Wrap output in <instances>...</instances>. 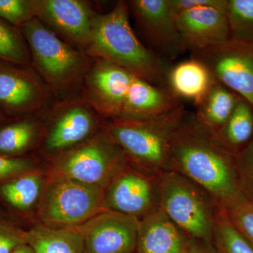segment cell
Here are the masks:
<instances>
[{
  "label": "cell",
  "mask_w": 253,
  "mask_h": 253,
  "mask_svg": "<svg viewBox=\"0 0 253 253\" xmlns=\"http://www.w3.org/2000/svg\"><path fill=\"white\" fill-rule=\"evenodd\" d=\"M170 168L203 188L226 211L246 199L238 178L236 155L194 113H186L172 136Z\"/></svg>",
  "instance_id": "obj_1"
},
{
  "label": "cell",
  "mask_w": 253,
  "mask_h": 253,
  "mask_svg": "<svg viewBox=\"0 0 253 253\" xmlns=\"http://www.w3.org/2000/svg\"><path fill=\"white\" fill-rule=\"evenodd\" d=\"M127 1H118L109 12L95 13L85 54L111 61L133 76L167 87L168 61L139 41L131 28Z\"/></svg>",
  "instance_id": "obj_2"
},
{
  "label": "cell",
  "mask_w": 253,
  "mask_h": 253,
  "mask_svg": "<svg viewBox=\"0 0 253 253\" xmlns=\"http://www.w3.org/2000/svg\"><path fill=\"white\" fill-rule=\"evenodd\" d=\"M186 112L181 104L151 119L115 120L104 129L124 151L132 167L150 175L160 176L171 170V141Z\"/></svg>",
  "instance_id": "obj_3"
},
{
  "label": "cell",
  "mask_w": 253,
  "mask_h": 253,
  "mask_svg": "<svg viewBox=\"0 0 253 253\" xmlns=\"http://www.w3.org/2000/svg\"><path fill=\"white\" fill-rule=\"evenodd\" d=\"M29 47L31 67L54 94H66L83 84L94 59L76 49L34 18L21 26Z\"/></svg>",
  "instance_id": "obj_4"
},
{
  "label": "cell",
  "mask_w": 253,
  "mask_h": 253,
  "mask_svg": "<svg viewBox=\"0 0 253 253\" xmlns=\"http://www.w3.org/2000/svg\"><path fill=\"white\" fill-rule=\"evenodd\" d=\"M159 205L189 237L212 243L218 206L194 181L174 171L163 173L159 176Z\"/></svg>",
  "instance_id": "obj_5"
},
{
  "label": "cell",
  "mask_w": 253,
  "mask_h": 253,
  "mask_svg": "<svg viewBox=\"0 0 253 253\" xmlns=\"http://www.w3.org/2000/svg\"><path fill=\"white\" fill-rule=\"evenodd\" d=\"M129 163L124 151L106 131L65 152L53 161L55 175L105 189Z\"/></svg>",
  "instance_id": "obj_6"
},
{
  "label": "cell",
  "mask_w": 253,
  "mask_h": 253,
  "mask_svg": "<svg viewBox=\"0 0 253 253\" xmlns=\"http://www.w3.org/2000/svg\"><path fill=\"white\" fill-rule=\"evenodd\" d=\"M104 189L54 176L46 186L39 216L46 225L78 226L104 210Z\"/></svg>",
  "instance_id": "obj_7"
},
{
  "label": "cell",
  "mask_w": 253,
  "mask_h": 253,
  "mask_svg": "<svg viewBox=\"0 0 253 253\" xmlns=\"http://www.w3.org/2000/svg\"><path fill=\"white\" fill-rule=\"evenodd\" d=\"M193 56L208 66L215 81L253 107V42L230 39Z\"/></svg>",
  "instance_id": "obj_8"
},
{
  "label": "cell",
  "mask_w": 253,
  "mask_h": 253,
  "mask_svg": "<svg viewBox=\"0 0 253 253\" xmlns=\"http://www.w3.org/2000/svg\"><path fill=\"white\" fill-rule=\"evenodd\" d=\"M51 99V91L31 66L0 61V111L6 117L42 111Z\"/></svg>",
  "instance_id": "obj_9"
},
{
  "label": "cell",
  "mask_w": 253,
  "mask_h": 253,
  "mask_svg": "<svg viewBox=\"0 0 253 253\" xmlns=\"http://www.w3.org/2000/svg\"><path fill=\"white\" fill-rule=\"evenodd\" d=\"M159 208V176L146 174L130 164L105 188L104 211L141 220Z\"/></svg>",
  "instance_id": "obj_10"
},
{
  "label": "cell",
  "mask_w": 253,
  "mask_h": 253,
  "mask_svg": "<svg viewBox=\"0 0 253 253\" xmlns=\"http://www.w3.org/2000/svg\"><path fill=\"white\" fill-rule=\"evenodd\" d=\"M134 76L111 61L94 59L82 84V99L99 116L118 120Z\"/></svg>",
  "instance_id": "obj_11"
},
{
  "label": "cell",
  "mask_w": 253,
  "mask_h": 253,
  "mask_svg": "<svg viewBox=\"0 0 253 253\" xmlns=\"http://www.w3.org/2000/svg\"><path fill=\"white\" fill-rule=\"evenodd\" d=\"M44 148L59 155L93 136L97 114L81 98L63 100L51 109Z\"/></svg>",
  "instance_id": "obj_12"
},
{
  "label": "cell",
  "mask_w": 253,
  "mask_h": 253,
  "mask_svg": "<svg viewBox=\"0 0 253 253\" xmlns=\"http://www.w3.org/2000/svg\"><path fill=\"white\" fill-rule=\"evenodd\" d=\"M127 2L150 49L158 56L172 61L186 51L168 0H131Z\"/></svg>",
  "instance_id": "obj_13"
},
{
  "label": "cell",
  "mask_w": 253,
  "mask_h": 253,
  "mask_svg": "<svg viewBox=\"0 0 253 253\" xmlns=\"http://www.w3.org/2000/svg\"><path fill=\"white\" fill-rule=\"evenodd\" d=\"M139 220L103 211L78 226L85 253H135Z\"/></svg>",
  "instance_id": "obj_14"
},
{
  "label": "cell",
  "mask_w": 253,
  "mask_h": 253,
  "mask_svg": "<svg viewBox=\"0 0 253 253\" xmlns=\"http://www.w3.org/2000/svg\"><path fill=\"white\" fill-rule=\"evenodd\" d=\"M95 12L81 0H39L36 18L63 41L85 53Z\"/></svg>",
  "instance_id": "obj_15"
},
{
  "label": "cell",
  "mask_w": 253,
  "mask_h": 253,
  "mask_svg": "<svg viewBox=\"0 0 253 253\" xmlns=\"http://www.w3.org/2000/svg\"><path fill=\"white\" fill-rule=\"evenodd\" d=\"M226 6L194 8L176 16L186 50L198 52L230 40Z\"/></svg>",
  "instance_id": "obj_16"
},
{
  "label": "cell",
  "mask_w": 253,
  "mask_h": 253,
  "mask_svg": "<svg viewBox=\"0 0 253 253\" xmlns=\"http://www.w3.org/2000/svg\"><path fill=\"white\" fill-rule=\"evenodd\" d=\"M181 104V100L168 88L134 76L118 120L137 121L151 119L166 114Z\"/></svg>",
  "instance_id": "obj_17"
},
{
  "label": "cell",
  "mask_w": 253,
  "mask_h": 253,
  "mask_svg": "<svg viewBox=\"0 0 253 253\" xmlns=\"http://www.w3.org/2000/svg\"><path fill=\"white\" fill-rule=\"evenodd\" d=\"M189 239L159 208L139 220L135 253H182Z\"/></svg>",
  "instance_id": "obj_18"
},
{
  "label": "cell",
  "mask_w": 253,
  "mask_h": 253,
  "mask_svg": "<svg viewBox=\"0 0 253 253\" xmlns=\"http://www.w3.org/2000/svg\"><path fill=\"white\" fill-rule=\"evenodd\" d=\"M212 73L202 61L192 56L171 66L167 77V88L179 99L201 104L213 84Z\"/></svg>",
  "instance_id": "obj_19"
},
{
  "label": "cell",
  "mask_w": 253,
  "mask_h": 253,
  "mask_svg": "<svg viewBox=\"0 0 253 253\" xmlns=\"http://www.w3.org/2000/svg\"><path fill=\"white\" fill-rule=\"evenodd\" d=\"M27 244L36 253H85L77 226L38 224L28 231Z\"/></svg>",
  "instance_id": "obj_20"
},
{
  "label": "cell",
  "mask_w": 253,
  "mask_h": 253,
  "mask_svg": "<svg viewBox=\"0 0 253 253\" xmlns=\"http://www.w3.org/2000/svg\"><path fill=\"white\" fill-rule=\"evenodd\" d=\"M241 97L215 81L199 106L195 116L201 124L217 133L231 116Z\"/></svg>",
  "instance_id": "obj_21"
},
{
  "label": "cell",
  "mask_w": 253,
  "mask_h": 253,
  "mask_svg": "<svg viewBox=\"0 0 253 253\" xmlns=\"http://www.w3.org/2000/svg\"><path fill=\"white\" fill-rule=\"evenodd\" d=\"M231 152L237 154L253 138V107L241 98L231 116L217 133Z\"/></svg>",
  "instance_id": "obj_22"
},
{
  "label": "cell",
  "mask_w": 253,
  "mask_h": 253,
  "mask_svg": "<svg viewBox=\"0 0 253 253\" xmlns=\"http://www.w3.org/2000/svg\"><path fill=\"white\" fill-rule=\"evenodd\" d=\"M31 116L9 118L10 122L0 126V155L16 157L31 147L38 126Z\"/></svg>",
  "instance_id": "obj_23"
},
{
  "label": "cell",
  "mask_w": 253,
  "mask_h": 253,
  "mask_svg": "<svg viewBox=\"0 0 253 253\" xmlns=\"http://www.w3.org/2000/svg\"><path fill=\"white\" fill-rule=\"evenodd\" d=\"M42 189L41 175L28 173L0 186V196L11 207L19 211H27L38 201Z\"/></svg>",
  "instance_id": "obj_24"
},
{
  "label": "cell",
  "mask_w": 253,
  "mask_h": 253,
  "mask_svg": "<svg viewBox=\"0 0 253 253\" xmlns=\"http://www.w3.org/2000/svg\"><path fill=\"white\" fill-rule=\"evenodd\" d=\"M212 244L217 253H253V245L236 229L222 208L216 211Z\"/></svg>",
  "instance_id": "obj_25"
},
{
  "label": "cell",
  "mask_w": 253,
  "mask_h": 253,
  "mask_svg": "<svg viewBox=\"0 0 253 253\" xmlns=\"http://www.w3.org/2000/svg\"><path fill=\"white\" fill-rule=\"evenodd\" d=\"M0 61L31 66V52L20 28L1 18Z\"/></svg>",
  "instance_id": "obj_26"
},
{
  "label": "cell",
  "mask_w": 253,
  "mask_h": 253,
  "mask_svg": "<svg viewBox=\"0 0 253 253\" xmlns=\"http://www.w3.org/2000/svg\"><path fill=\"white\" fill-rule=\"evenodd\" d=\"M226 12L230 39L253 42V0H227Z\"/></svg>",
  "instance_id": "obj_27"
},
{
  "label": "cell",
  "mask_w": 253,
  "mask_h": 253,
  "mask_svg": "<svg viewBox=\"0 0 253 253\" xmlns=\"http://www.w3.org/2000/svg\"><path fill=\"white\" fill-rule=\"evenodd\" d=\"M39 0H0V18L20 28L36 18Z\"/></svg>",
  "instance_id": "obj_28"
},
{
  "label": "cell",
  "mask_w": 253,
  "mask_h": 253,
  "mask_svg": "<svg viewBox=\"0 0 253 253\" xmlns=\"http://www.w3.org/2000/svg\"><path fill=\"white\" fill-rule=\"evenodd\" d=\"M236 166L241 191L246 199L253 203V138L236 154Z\"/></svg>",
  "instance_id": "obj_29"
},
{
  "label": "cell",
  "mask_w": 253,
  "mask_h": 253,
  "mask_svg": "<svg viewBox=\"0 0 253 253\" xmlns=\"http://www.w3.org/2000/svg\"><path fill=\"white\" fill-rule=\"evenodd\" d=\"M226 212L236 229L253 245V203L245 199Z\"/></svg>",
  "instance_id": "obj_30"
},
{
  "label": "cell",
  "mask_w": 253,
  "mask_h": 253,
  "mask_svg": "<svg viewBox=\"0 0 253 253\" xmlns=\"http://www.w3.org/2000/svg\"><path fill=\"white\" fill-rule=\"evenodd\" d=\"M28 231H24L0 216V253H11L21 245L27 244Z\"/></svg>",
  "instance_id": "obj_31"
},
{
  "label": "cell",
  "mask_w": 253,
  "mask_h": 253,
  "mask_svg": "<svg viewBox=\"0 0 253 253\" xmlns=\"http://www.w3.org/2000/svg\"><path fill=\"white\" fill-rule=\"evenodd\" d=\"M33 162L21 156H5L0 155V181H7L31 172Z\"/></svg>",
  "instance_id": "obj_32"
},
{
  "label": "cell",
  "mask_w": 253,
  "mask_h": 253,
  "mask_svg": "<svg viewBox=\"0 0 253 253\" xmlns=\"http://www.w3.org/2000/svg\"><path fill=\"white\" fill-rule=\"evenodd\" d=\"M227 0H168L174 16L182 11L201 6H225Z\"/></svg>",
  "instance_id": "obj_33"
},
{
  "label": "cell",
  "mask_w": 253,
  "mask_h": 253,
  "mask_svg": "<svg viewBox=\"0 0 253 253\" xmlns=\"http://www.w3.org/2000/svg\"><path fill=\"white\" fill-rule=\"evenodd\" d=\"M182 253H217L212 242L190 238Z\"/></svg>",
  "instance_id": "obj_34"
},
{
  "label": "cell",
  "mask_w": 253,
  "mask_h": 253,
  "mask_svg": "<svg viewBox=\"0 0 253 253\" xmlns=\"http://www.w3.org/2000/svg\"><path fill=\"white\" fill-rule=\"evenodd\" d=\"M11 253H36L28 244L21 245L16 248Z\"/></svg>",
  "instance_id": "obj_35"
},
{
  "label": "cell",
  "mask_w": 253,
  "mask_h": 253,
  "mask_svg": "<svg viewBox=\"0 0 253 253\" xmlns=\"http://www.w3.org/2000/svg\"><path fill=\"white\" fill-rule=\"evenodd\" d=\"M8 119V118L6 117V116L1 112V111H0V126H1V125L4 123V121H6V120Z\"/></svg>",
  "instance_id": "obj_36"
}]
</instances>
